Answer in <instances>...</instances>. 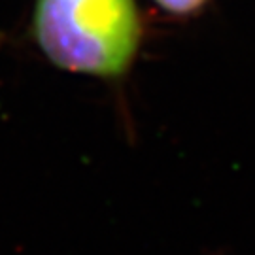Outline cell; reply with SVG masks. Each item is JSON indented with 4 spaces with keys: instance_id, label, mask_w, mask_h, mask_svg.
Returning <instances> with one entry per match:
<instances>
[{
    "instance_id": "cell-1",
    "label": "cell",
    "mask_w": 255,
    "mask_h": 255,
    "mask_svg": "<svg viewBox=\"0 0 255 255\" xmlns=\"http://www.w3.org/2000/svg\"><path fill=\"white\" fill-rule=\"evenodd\" d=\"M32 32L55 66L118 78L136 57L142 25L136 0H36Z\"/></svg>"
},
{
    "instance_id": "cell-2",
    "label": "cell",
    "mask_w": 255,
    "mask_h": 255,
    "mask_svg": "<svg viewBox=\"0 0 255 255\" xmlns=\"http://www.w3.org/2000/svg\"><path fill=\"white\" fill-rule=\"evenodd\" d=\"M208 0H155L159 8H163L168 13L174 15H187L197 9H201Z\"/></svg>"
}]
</instances>
